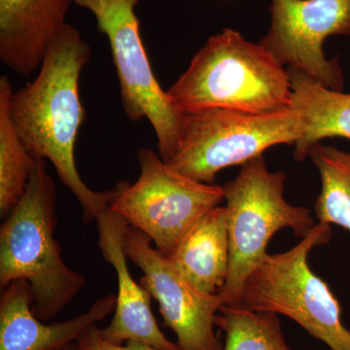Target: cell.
<instances>
[{"label":"cell","instance_id":"cell-1","mask_svg":"<svg viewBox=\"0 0 350 350\" xmlns=\"http://www.w3.org/2000/svg\"><path fill=\"white\" fill-rule=\"evenodd\" d=\"M92 57L91 46L66 24L46 53L38 75L9 98L18 135L36 160H49L82 208L84 222L96 221L109 206L115 188L92 190L78 172L75 144L85 120L79 82Z\"/></svg>","mask_w":350,"mask_h":350},{"label":"cell","instance_id":"cell-2","mask_svg":"<svg viewBox=\"0 0 350 350\" xmlns=\"http://www.w3.org/2000/svg\"><path fill=\"white\" fill-rule=\"evenodd\" d=\"M165 92L181 114L278 111L292 107L293 96L288 69L261 44L250 42L232 29L209 38Z\"/></svg>","mask_w":350,"mask_h":350},{"label":"cell","instance_id":"cell-3","mask_svg":"<svg viewBox=\"0 0 350 350\" xmlns=\"http://www.w3.org/2000/svg\"><path fill=\"white\" fill-rule=\"evenodd\" d=\"M57 191L45 161L38 160L22 199L0 229V287L23 280L31 285L32 312L41 321L59 314L86 278L69 268L55 239Z\"/></svg>","mask_w":350,"mask_h":350},{"label":"cell","instance_id":"cell-4","mask_svg":"<svg viewBox=\"0 0 350 350\" xmlns=\"http://www.w3.org/2000/svg\"><path fill=\"white\" fill-rule=\"evenodd\" d=\"M285 181L286 174L269 170L262 155L241 165L236 178L223 186L230 241L229 273L218 293L223 306L239 305L244 283L268 255L276 232L290 229L303 239L314 228L310 209L285 200Z\"/></svg>","mask_w":350,"mask_h":350},{"label":"cell","instance_id":"cell-5","mask_svg":"<svg viewBox=\"0 0 350 350\" xmlns=\"http://www.w3.org/2000/svg\"><path fill=\"white\" fill-rule=\"evenodd\" d=\"M331 238V225L319 223L291 250L267 255L244 283L239 305L285 315L332 350H350L340 303L308 264L310 251Z\"/></svg>","mask_w":350,"mask_h":350},{"label":"cell","instance_id":"cell-6","mask_svg":"<svg viewBox=\"0 0 350 350\" xmlns=\"http://www.w3.org/2000/svg\"><path fill=\"white\" fill-rule=\"evenodd\" d=\"M303 135V118L294 107L260 114L190 113L184 114L180 144L167 163L195 180L213 184L226 167L243 165L276 145H295Z\"/></svg>","mask_w":350,"mask_h":350},{"label":"cell","instance_id":"cell-7","mask_svg":"<svg viewBox=\"0 0 350 350\" xmlns=\"http://www.w3.org/2000/svg\"><path fill=\"white\" fill-rule=\"evenodd\" d=\"M137 161V182L120 181L109 209L144 232L159 252L169 257L198 221L225 200L224 187L181 174L145 147L138 151Z\"/></svg>","mask_w":350,"mask_h":350},{"label":"cell","instance_id":"cell-8","mask_svg":"<svg viewBox=\"0 0 350 350\" xmlns=\"http://www.w3.org/2000/svg\"><path fill=\"white\" fill-rule=\"evenodd\" d=\"M139 0H75L91 11L98 29L107 36L116 68L122 107L133 122L148 120L165 162L180 144L184 114L174 109L154 75L140 36L135 13Z\"/></svg>","mask_w":350,"mask_h":350},{"label":"cell","instance_id":"cell-9","mask_svg":"<svg viewBox=\"0 0 350 350\" xmlns=\"http://www.w3.org/2000/svg\"><path fill=\"white\" fill-rule=\"evenodd\" d=\"M269 12L271 27L259 43L283 66L342 92V66L327 59L323 45L329 36H350V0H271Z\"/></svg>","mask_w":350,"mask_h":350},{"label":"cell","instance_id":"cell-10","mask_svg":"<svg viewBox=\"0 0 350 350\" xmlns=\"http://www.w3.org/2000/svg\"><path fill=\"white\" fill-rule=\"evenodd\" d=\"M150 241L130 226L124 248L128 259L144 273L139 284L158 301L165 325L176 335L179 350H223L214 332L222 299L191 284Z\"/></svg>","mask_w":350,"mask_h":350},{"label":"cell","instance_id":"cell-11","mask_svg":"<svg viewBox=\"0 0 350 350\" xmlns=\"http://www.w3.org/2000/svg\"><path fill=\"white\" fill-rule=\"evenodd\" d=\"M96 222L98 247L103 259L114 269L118 285L114 315L107 328L100 329V335L113 344L137 340L160 350H179L176 342H170L157 323L151 295L133 280L129 269L124 241L130 225L109 206L98 214Z\"/></svg>","mask_w":350,"mask_h":350},{"label":"cell","instance_id":"cell-12","mask_svg":"<svg viewBox=\"0 0 350 350\" xmlns=\"http://www.w3.org/2000/svg\"><path fill=\"white\" fill-rule=\"evenodd\" d=\"M116 294L103 296L86 312L46 325L32 312L31 285L14 280L0 297V350H57L76 342L114 312Z\"/></svg>","mask_w":350,"mask_h":350},{"label":"cell","instance_id":"cell-13","mask_svg":"<svg viewBox=\"0 0 350 350\" xmlns=\"http://www.w3.org/2000/svg\"><path fill=\"white\" fill-rule=\"evenodd\" d=\"M75 0H0V61L29 77L42 64Z\"/></svg>","mask_w":350,"mask_h":350},{"label":"cell","instance_id":"cell-14","mask_svg":"<svg viewBox=\"0 0 350 350\" xmlns=\"http://www.w3.org/2000/svg\"><path fill=\"white\" fill-rule=\"evenodd\" d=\"M167 258L200 291L218 294L229 273L227 207H214L202 216Z\"/></svg>","mask_w":350,"mask_h":350},{"label":"cell","instance_id":"cell-15","mask_svg":"<svg viewBox=\"0 0 350 350\" xmlns=\"http://www.w3.org/2000/svg\"><path fill=\"white\" fill-rule=\"evenodd\" d=\"M288 72L292 107L300 112L304 122V135L295 144V158L305 160L308 147L325 138L350 139V93L328 89L295 69L288 68Z\"/></svg>","mask_w":350,"mask_h":350},{"label":"cell","instance_id":"cell-16","mask_svg":"<svg viewBox=\"0 0 350 350\" xmlns=\"http://www.w3.org/2000/svg\"><path fill=\"white\" fill-rule=\"evenodd\" d=\"M14 91L8 76L0 77V215L11 213L27 188L38 160L23 144L9 114Z\"/></svg>","mask_w":350,"mask_h":350},{"label":"cell","instance_id":"cell-17","mask_svg":"<svg viewBox=\"0 0 350 350\" xmlns=\"http://www.w3.org/2000/svg\"><path fill=\"white\" fill-rule=\"evenodd\" d=\"M321 178L314 204L319 223L338 225L350 232V153L321 142L306 151Z\"/></svg>","mask_w":350,"mask_h":350},{"label":"cell","instance_id":"cell-18","mask_svg":"<svg viewBox=\"0 0 350 350\" xmlns=\"http://www.w3.org/2000/svg\"><path fill=\"white\" fill-rule=\"evenodd\" d=\"M215 325L226 334L223 350H292L275 313L255 312L241 305L222 306Z\"/></svg>","mask_w":350,"mask_h":350},{"label":"cell","instance_id":"cell-19","mask_svg":"<svg viewBox=\"0 0 350 350\" xmlns=\"http://www.w3.org/2000/svg\"><path fill=\"white\" fill-rule=\"evenodd\" d=\"M76 342L80 350H160L137 340H129L122 345L113 344L100 335L98 326L88 330Z\"/></svg>","mask_w":350,"mask_h":350},{"label":"cell","instance_id":"cell-20","mask_svg":"<svg viewBox=\"0 0 350 350\" xmlns=\"http://www.w3.org/2000/svg\"><path fill=\"white\" fill-rule=\"evenodd\" d=\"M57 350H80V349L78 347L77 342H70V344L64 345L61 349Z\"/></svg>","mask_w":350,"mask_h":350}]
</instances>
